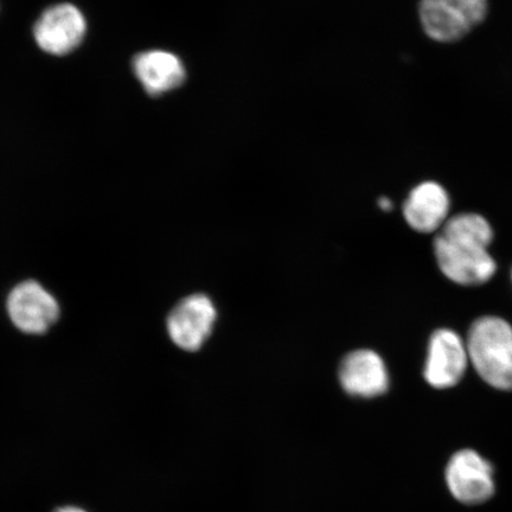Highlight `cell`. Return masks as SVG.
Masks as SVG:
<instances>
[{"label":"cell","instance_id":"3","mask_svg":"<svg viewBox=\"0 0 512 512\" xmlns=\"http://www.w3.org/2000/svg\"><path fill=\"white\" fill-rule=\"evenodd\" d=\"M488 0H420L422 29L433 41L453 43L483 23Z\"/></svg>","mask_w":512,"mask_h":512},{"label":"cell","instance_id":"2","mask_svg":"<svg viewBox=\"0 0 512 512\" xmlns=\"http://www.w3.org/2000/svg\"><path fill=\"white\" fill-rule=\"evenodd\" d=\"M470 361L482 379L499 390H512V328L498 317L471 326L466 342Z\"/></svg>","mask_w":512,"mask_h":512},{"label":"cell","instance_id":"6","mask_svg":"<svg viewBox=\"0 0 512 512\" xmlns=\"http://www.w3.org/2000/svg\"><path fill=\"white\" fill-rule=\"evenodd\" d=\"M87 23L72 4L55 5L43 12L34 28L35 40L42 50L55 56L72 53L85 38Z\"/></svg>","mask_w":512,"mask_h":512},{"label":"cell","instance_id":"13","mask_svg":"<svg viewBox=\"0 0 512 512\" xmlns=\"http://www.w3.org/2000/svg\"><path fill=\"white\" fill-rule=\"evenodd\" d=\"M54 512H87L79 507H74V505H66V507L57 508Z\"/></svg>","mask_w":512,"mask_h":512},{"label":"cell","instance_id":"10","mask_svg":"<svg viewBox=\"0 0 512 512\" xmlns=\"http://www.w3.org/2000/svg\"><path fill=\"white\" fill-rule=\"evenodd\" d=\"M450 197L435 182H424L415 187L403 204V216L409 226L419 233H433L447 221Z\"/></svg>","mask_w":512,"mask_h":512},{"label":"cell","instance_id":"8","mask_svg":"<svg viewBox=\"0 0 512 512\" xmlns=\"http://www.w3.org/2000/svg\"><path fill=\"white\" fill-rule=\"evenodd\" d=\"M469 361L466 344L457 332L435 331L428 347L425 380L433 388H452L463 379Z\"/></svg>","mask_w":512,"mask_h":512},{"label":"cell","instance_id":"11","mask_svg":"<svg viewBox=\"0 0 512 512\" xmlns=\"http://www.w3.org/2000/svg\"><path fill=\"white\" fill-rule=\"evenodd\" d=\"M133 72L145 91L152 96L174 91L182 85L187 75L182 61L163 50L145 51L134 57Z\"/></svg>","mask_w":512,"mask_h":512},{"label":"cell","instance_id":"5","mask_svg":"<svg viewBox=\"0 0 512 512\" xmlns=\"http://www.w3.org/2000/svg\"><path fill=\"white\" fill-rule=\"evenodd\" d=\"M8 312L18 330L41 335L56 323L60 307L56 299L36 281H24L11 291Z\"/></svg>","mask_w":512,"mask_h":512},{"label":"cell","instance_id":"1","mask_svg":"<svg viewBox=\"0 0 512 512\" xmlns=\"http://www.w3.org/2000/svg\"><path fill=\"white\" fill-rule=\"evenodd\" d=\"M494 239L490 223L477 214H460L447 220L434 241L441 272L459 285L488 283L496 262L488 248Z\"/></svg>","mask_w":512,"mask_h":512},{"label":"cell","instance_id":"7","mask_svg":"<svg viewBox=\"0 0 512 512\" xmlns=\"http://www.w3.org/2000/svg\"><path fill=\"white\" fill-rule=\"evenodd\" d=\"M216 309L210 298L194 294L182 300L168 318L171 341L185 351H197L213 331Z\"/></svg>","mask_w":512,"mask_h":512},{"label":"cell","instance_id":"9","mask_svg":"<svg viewBox=\"0 0 512 512\" xmlns=\"http://www.w3.org/2000/svg\"><path fill=\"white\" fill-rule=\"evenodd\" d=\"M339 381L348 394L376 398L387 392L389 375L381 356L373 350H356L344 358Z\"/></svg>","mask_w":512,"mask_h":512},{"label":"cell","instance_id":"4","mask_svg":"<svg viewBox=\"0 0 512 512\" xmlns=\"http://www.w3.org/2000/svg\"><path fill=\"white\" fill-rule=\"evenodd\" d=\"M446 483L460 503L483 504L495 494L494 467L478 452L462 450L447 464Z\"/></svg>","mask_w":512,"mask_h":512},{"label":"cell","instance_id":"12","mask_svg":"<svg viewBox=\"0 0 512 512\" xmlns=\"http://www.w3.org/2000/svg\"><path fill=\"white\" fill-rule=\"evenodd\" d=\"M379 206L382 210H386V211L393 209L392 201H390L389 198H386V197L380 198Z\"/></svg>","mask_w":512,"mask_h":512}]
</instances>
